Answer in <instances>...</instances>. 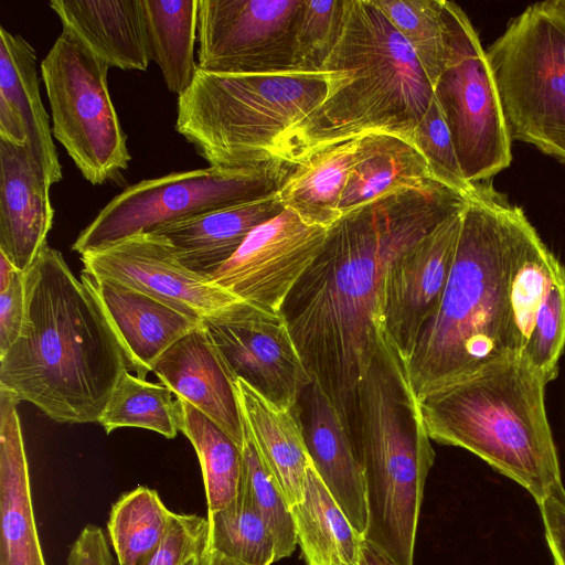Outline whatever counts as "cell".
I'll use <instances>...</instances> for the list:
<instances>
[{"label": "cell", "mask_w": 565, "mask_h": 565, "mask_svg": "<svg viewBox=\"0 0 565 565\" xmlns=\"http://www.w3.org/2000/svg\"><path fill=\"white\" fill-rule=\"evenodd\" d=\"M462 209L401 255L387 271L382 305L383 331L405 364L445 291L458 244Z\"/></svg>", "instance_id": "cell-16"}, {"label": "cell", "mask_w": 565, "mask_h": 565, "mask_svg": "<svg viewBox=\"0 0 565 565\" xmlns=\"http://www.w3.org/2000/svg\"><path fill=\"white\" fill-rule=\"evenodd\" d=\"M326 94L323 71L216 74L198 68L178 96L175 129L211 167L254 166L277 158L287 131Z\"/></svg>", "instance_id": "cell-7"}, {"label": "cell", "mask_w": 565, "mask_h": 565, "mask_svg": "<svg viewBox=\"0 0 565 565\" xmlns=\"http://www.w3.org/2000/svg\"><path fill=\"white\" fill-rule=\"evenodd\" d=\"M202 324L236 380L284 407L311 383L282 311L239 300Z\"/></svg>", "instance_id": "cell-13"}, {"label": "cell", "mask_w": 565, "mask_h": 565, "mask_svg": "<svg viewBox=\"0 0 565 565\" xmlns=\"http://www.w3.org/2000/svg\"><path fill=\"white\" fill-rule=\"evenodd\" d=\"M236 387L245 426L291 508L302 499L310 462L299 407H284L241 379Z\"/></svg>", "instance_id": "cell-25"}, {"label": "cell", "mask_w": 565, "mask_h": 565, "mask_svg": "<svg viewBox=\"0 0 565 565\" xmlns=\"http://www.w3.org/2000/svg\"><path fill=\"white\" fill-rule=\"evenodd\" d=\"M243 472L239 488L250 499L267 523L276 545V562L288 557L297 542L291 508L276 481L264 463L246 426L242 446Z\"/></svg>", "instance_id": "cell-36"}, {"label": "cell", "mask_w": 565, "mask_h": 565, "mask_svg": "<svg viewBox=\"0 0 565 565\" xmlns=\"http://www.w3.org/2000/svg\"><path fill=\"white\" fill-rule=\"evenodd\" d=\"M524 212L491 181L466 201L450 275L439 306L406 362L418 402L431 392L512 352L509 271Z\"/></svg>", "instance_id": "cell-3"}, {"label": "cell", "mask_w": 565, "mask_h": 565, "mask_svg": "<svg viewBox=\"0 0 565 565\" xmlns=\"http://www.w3.org/2000/svg\"><path fill=\"white\" fill-rule=\"evenodd\" d=\"M412 141L427 160L437 182L467 200L477 193L479 183L472 184L465 178L448 124L435 95L416 126Z\"/></svg>", "instance_id": "cell-37"}, {"label": "cell", "mask_w": 565, "mask_h": 565, "mask_svg": "<svg viewBox=\"0 0 565 565\" xmlns=\"http://www.w3.org/2000/svg\"><path fill=\"white\" fill-rule=\"evenodd\" d=\"M63 28L108 66L146 71L150 58L142 0H52Z\"/></svg>", "instance_id": "cell-24"}, {"label": "cell", "mask_w": 565, "mask_h": 565, "mask_svg": "<svg viewBox=\"0 0 565 565\" xmlns=\"http://www.w3.org/2000/svg\"><path fill=\"white\" fill-rule=\"evenodd\" d=\"M298 402L309 458L354 530L364 537V476L351 430L320 383L311 377Z\"/></svg>", "instance_id": "cell-19"}, {"label": "cell", "mask_w": 565, "mask_h": 565, "mask_svg": "<svg viewBox=\"0 0 565 565\" xmlns=\"http://www.w3.org/2000/svg\"><path fill=\"white\" fill-rule=\"evenodd\" d=\"M54 138L93 185L116 180L131 159L111 102L109 66L63 28L40 64Z\"/></svg>", "instance_id": "cell-10"}, {"label": "cell", "mask_w": 565, "mask_h": 565, "mask_svg": "<svg viewBox=\"0 0 565 565\" xmlns=\"http://www.w3.org/2000/svg\"><path fill=\"white\" fill-rule=\"evenodd\" d=\"M67 565H113V557L104 531L86 525L68 554Z\"/></svg>", "instance_id": "cell-43"}, {"label": "cell", "mask_w": 565, "mask_h": 565, "mask_svg": "<svg viewBox=\"0 0 565 565\" xmlns=\"http://www.w3.org/2000/svg\"><path fill=\"white\" fill-rule=\"evenodd\" d=\"M544 375L523 354L493 360L419 401L431 440L463 448L537 505L563 484Z\"/></svg>", "instance_id": "cell-5"}, {"label": "cell", "mask_w": 565, "mask_h": 565, "mask_svg": "<svg viewBox=\"0 0 565 565\" xmlns=\"http://www.w3.org/2000/svg\"><path fill=\"white\" fill-rule=\"evenodd\" d=\"M179 401L181 431L191 441L200 461L207 512L221 510L237 497L243 472L242 447L194 406Z\"/></svg>", "instance_id": "cell-31"}, {"label": "cell", "mask_w": 565, "mask_h": 565, "mask_svg": "<svg viewBox=\"0 0 565 565\" xmlns=\"http://www.w3.org/2000/svg\"><path fill=\"white\" fill-rule=\"evenodd\" d=\"M277 192L162 227L178 260L210 279L263 223L282 212Z\"/></svg>", "instance_id": "cell-23"}, {"label": "cell", "mask_w": 565, "mask_h": 565, "mask_svg": "<svg viewBox=\"0 0 565 565\" xmlns=\"http://www.w3.org/2000/svg\"><path fill=\"white\" fill-rule=\"evenodd\" d=\"M554 565H565V488H554L539 504Z\"/></svg>", "instance_id": "cell-42"}, {"label": "cell", "mask_w": 565, "mask_h": 565, "mask_svg": "<svg viewBox=\"0 0 565 565\" xmlns=\"http://www.w3.org/2000/svg\"><path fill=\"white\" fill-rule=\"evenodd\" d=\"M294 163L279 158L241 168L209 167L173 172L129 185L77 236L79 255L127 237L153 233L220 209L276 193Z\"/></svg>", "instance_id": "cell-9"}, {"label": "cell", "mask_w": 565, "mask_h": 565, "mask_svg": "<svg viewBox=\"0 0 565 565\" xmlns=\"http://www.w3.org/2000/svg\"><path fill=\"white\" fill-rule=\"evenodd\" d=\"M51 185L26 147L0 139V252L19 271L47 243L54 218Z\"/></svg>", "instance_id": "cell-21"}, {"label": "cell", "mask_w": 565, "mask_h": 565, "mask_svg": "<svg viewBox=\"0 0 565 565\" xmlns=\"http://www.w3.org/2000/svg\"><path fill=\"white\" fill-rule=\"evenodd\" d=\"M436 181L412 140L397 134L373 131L356 138L354 161L339 211L341 215L388 192Z\"/></svg>", "instance_id": "cell-26"}, {"label": "cell", "mask_w": 565, "mask_h": 565, "mask_svg": "<svg viewBox=\"0 0 565 565\" xmlns=\"http://www.w3.org/2000/svg\"><path fill=\"white\" fill-rule=\"evenodd\" d=\"M19 402L0 387V565H46L34 518Z\"/></svg>", "instance_id": "cell-22"}, {"label": "cell", "mask_w": 565, "mask_h": 565, "mask_svg": "<svg viewBox=\"0 0 565 565\" xmlns=\"http://www.w3.org/2000/svg\"><path fill=\"white\" fill-rule=\"evenodd\" d=\"M209 550L248 565L276 562L274 536L245 491L227 507L207 512Z\"/></svg>", "instance_id": "cell-34"}, {"label": "cell", "mask_w": 565, "mask_h": 565, "mask_svg": "<svg viewBox=\"0 0 565 565\" xmlns=\"http://www.w3.org/2000/svg\"><path fill=\"white\" fill-rule=\"evenodd\" d=\"M205 565H248L209 550Z\"/></svg>", "instance_id": "cell-46"}, {"label": "cell", "mask_w": 565, "mask_h": 565, "mask_svg": "<svg viewBox=\"0 0 565 565\" xmlns=\"http://www.w3.org/2000/svg\"><path fill=\"white\" fill-rule=\"evenodd\" d=\"M24 318V271L17 270L8 287L0 291V356H2L20 337Z\"/></svg>", "instance_id": "cell-41"}, {"label": "cell", "mask_w": 565, "mask_h": 565, "mask_svg": "<svg viewBox=\"0 0 565 565\" xmlns=\"http://www.w3.org/2000/svg\"><path fill=\"white\" fill-rule=\"evenodd\" d=\"M17 270L7 256L0 252V291L8 287Z\"/></svg>", "instance_id": "cell-45"}, {"label": "cell", "mask_w": 565, "mask_h": 565, "mask_svg": "<svg viewBox=\"0 0 565 565\" xmlns=\"http://www.w3.org/2000/svg\"><path fill=\"white\" fill-rule=\"evenodd\" d=\"M345 0H303L295 35L296 70L321 71L335 46Z\"/></svg>", "instance_id": "cell-38"}, {"label": "cell", "mask_w": 565, "mask_h": 565, "mask_svg": "<svg viewBox=\"0 0 565 565\" xmlns=\"http://www.w3.org/2000/svg\"><path fill=\"white\" fill-rule=\"evenodd\" d=\"M303 0H199L198 68L216 74L296 70Z\"/></svg>", "instance_id": "cell-12"}, {"label": "cell", "mask_w": 565, "mask_h": 565, "mask_svg": "<svg viewBox=\"0 0 565 565\" xmlns=\"http://www.w3.org/2000/svg\"><path fill=\"white\" fill-rule=\"evenodd\" d=\"M173 395L164 384L148 382L127 370L97 423L107 434L121 427H137L172 439L182 426L181 403Z\"/></svg>", "instance_id": "cell-32"}, {"label": "cell", "mask_w": 565, "mask_h": 565, "mask_svg": "<svg viewBox=\"0 0 565 565\" xmlns=\"http://www.w3.org/2000/svg\"><path fill=\"white\" fill-rule=\"evenodd\" d=\"M563 266L524 214L512 246L508 285L509 331L514 354L523 353L537 311Z\"/></svg>", "instance_id": "cell-29"}, {"label": "cell", "mask_w": 565, "mask_h": 565, "mask_svg": "<svg viewBox=\"0 0 565 565\" xmlns=\"http://www.w3.org/2000/svg\"><path fill=\"white\" fill-rule=\"evenodd\" d=\"M562 2H563V6L565 7V0H562Z\"/></svg>", "instance_id": "cell-48"}, {"label": "cell", "mask_w": 565, "mask_h": 565, "mask_svg": "<svg viewBox=\"0 0 565 565\" xmlns=\"http://www.w3.org/2000/svg\"><path fill=\"white\" fill-rule=\"evenodd\" d=\"M383 332L356 386L348 424L364 476L369 519L363 539L397 565H413L435 452L405 361Z\"/></svg>", "instance_id": "cell-6"}, {"label": "cell", "mask_w": 565, "mask_h": 565, "mask_svg": "<svg viewBox=\"0 0 565 565\" xmlns=\"http://www.w3.org/2000/svg\"><path fill=\"white\" fill-rule=\"evenodd\" d=\"M151 61L160 67L168 89L178 96L198 71L194 42L199 0H142Z\"/></svg>", "instance_id": "cell-30"}, {"label": "cell", "mask_w": 565, "mask_h": 565, "mask_svg": "<svg viewBox=\"0 0 565 565\" xmlns=\"http://www.w3.org/2000/svg\"><path fill=\"white\" fill-rule=\"evenodd\" d=\"M321 71L327 94L287 131L277 158L308 154L373 131L412 140L434 89L415 52L374 0H345L339 40Z\"/></svg>", "instance_id": "cell-4"}, {"label": "cell", "mask_w": 565, "mask_h": 565, "mask_svg": "<svg viewBox=\"0 0 565 565\" xmlns=\"http://www.w3.org/2000/svg\"><path fill=\"white\" fill-rule=\"evenodd\" d=\"M360 565H397L373 543L362 540Z\"/></svg>", "instance_id": "cell-44"}, {"label": "cell", "mask_w": 565, "mask_h": 565, "mask_svg": "<svg viewBox=\"0 0 565 565\" xmlns=\"http://www.w3.org/2000/svg\"><path fill=\"white\" fill-rule=\"evenodd\" d=\"M24 284V323L0 356V387L57 423L98 422L127 364L96 296L47 243Z\"/></svg>", "instance_id": "cell-2"}, {"label": "cell", "mask_w": 565, "mask_h": 565, "mask_svg": "<svg viewBox=\"0 0 565 565\" xmlns=\"http://www.w3.org/2000/svg\"><path fill=\"white\" fill-rule=\"evenodd\" d=\"M34 47L0 26V139L26 147L53 185L63 178L40 95Z\"/></svg>", "instance_id": "cell-20"}, {"label": "cell", "mask_w": 565, "mask_h": 565, "mask_svg": "<svg viewBox=\"0 0 565 565\" xmlns=\"http://www.w3.org/2000/svg\"><path fill=\"white\" fill-rule=\"evenodd\" d=\"M565 347V266L556 274L537 311L523 355L550 383Z\"/></svg>", "instance_id": "cell-39"}, {"label": "cell", "mask_w": 565, "mask_h": 565, "mask_svg": "<svg viewBox=\"0 0 565 565\" xmlns=\"http://www.w3.org/2000/svg\"><path fill=\"white\" fill-rule=\"evenodd\" d=\"M356 138L315 151L294 164L277 191L285 209L303 222L329 228L339 211L354 161Z\"/></svg>", "instance_id": "cell-28"}, {"label": "cell", "mask_w": 565, "mask_h": 565, "mask_svg": "<svg viewBox=\"0 0 565 565\" xmlns=\"http://www.w3.org/2000/svg\"><path fill=\"white\" fill-rule=\"evenodd\" d=\"M125 355L127 370L146 380L159 358L202 324L175 307L122 284L82 271Z\"/></svg>", "instance_id": "cell-17"}, {"label": "cell", "mask_w": 565, "mask_h": 565, "mask_svg": "<svg viewBox=\"0 0 565 565\" xmlns=\"http://www.w3.org/2000/svg\"><path fill=\"white\" fill-rule=\"evenodd\" d=\"M374 1L411 45L434 89L446 56L441 0Z\"/></svg>", "instance_id": "cell-35"}, {"label": "cell", "mask_w": 565, "mask_h": 565, "mask_svg": "<svg viewBox=\"0 0 565 565\" xmlns=\"http://www.w3.org/2000/svg\"><path fill=\"white\" fill-rule=\"evenodd\" d=\"M513 140L565 164V7L525 8L486 51Z\"/></svg>", "instance_id": "cell-8"}, {"label": "cell", "mask_w": 565, "mask_h": 565, "mask_svg": "<svg viewBox=\"0 0 565 565\" xmlns=\"http://www.w3.org/2000/svg\"><path fill=\"white\" fill-rule=\"evenodd\" d=\"M467 199L437 181L388 192L342 215L281 309L315 377L348 424L356 386L383 331L393 263Z\"/></svg>", "instance_id": "cell-1"}, {"label": "cell", "mask_w": 565, "mask_h": 565, "mask_svg": "<svg viewBox=\"0 0 565 565\" xmlns=\"http://www.w3.org/2000/svg\"><path fill=\"white\" fill-rule=\"evenodd\" d=\"M171 515L150 488L140 486L121 494L107 524L118 565H142L163 541Z\"/></svg>", "instance_id": "cell-33"}, {"label": "cell", "mask_w": 565, "mask_h": 565, "mask_svg": "<svg viewBox=\"0 0 565 565\" xmlns=\"http://www.w3.org/2000/svg\"><path fill=\"white\" fill-rule=\"evenodd\" d=\"M83 271L135 288L203 321L243 300L182 265L162 235L141 233L81 255Z\"/></svg>", "instance_id": "cell-15"}, {"label": "cell", "mask_w": 565, "mask_h": 565, "mask_svg": "<svg viewBox=\"0 0 565 565\" xmlns=\"http://www.w3.org/2000/svg\"><path fill=\"white\" fill-rule=\"evenodd\" d=\"M297 542L307 565H360L363 537L333 499L311 460L302 499L291 507Z\"/></svg>", "instance_id": "cell-27"}, {"label": "cell", "mask_w": 565, "mask_h": 565, "mask_svg": "<svg viewBox=\"0 0 565 565\" xmlns=\"http://www.w3.org/2000/svg\"><path fill=\"white\" fill-rule=\"evenodd\" d=\"M207 553L190 559L185 565H205Z\"/></svg>", "instance_id": "cell-47"}, {"label": "cell", "mask_w": 565, "mask_h": 565, "mask_svg": "<svg viewBox=\"0 0 565 565\" xmlns=\"http://www.w3.org/2000/svg\"><path fill=\"white\" fill-rule=\"evenodd\" d=\"M327 234V227L308 224L284 209L257 226L210 280L243 300L281 311Z\"/></svg>", "instance_id": "cell-14"}, {"label": "cell", "mask_w": 565, "mask_h": 565, "mask_svg": "<svg viewBox=\"0 0 565 565\" xmlns=\"http://www.w3.org/2000/svg\"><path fill=\"white\" fill-rule=\"evenodd\" d=\"M152 372L175 397L194 406L243 446L245 423L237 380L203 324L173 343L159 358Z\"/></svg>", "instance_id": "cell-18"}, {"label": "cell", "mask_w": 565, "mask_h": 565, "mask_svg": "<svg viewBox=\"0 0 565 565\" xmlns=\"http://www.w3.org/2000/svg\"><path fill=\"white\" fill-rule=\"evenodd\" d=\"M446 56L434 86L465 178L490 181L512 161L498 89L478 33L465 11L441 0Z\"/></svg>", "instance_id": "cell-11"}, {"label": "cell", "mask_w": 565, "mask_h": 565, "mask_svg": "<svg viewBox=\"0 0 565 565\" xmlns=\"http://www.w3.org/2000/svg\"><path fill=\"white\" fill-rule=\"evenodd\" d=\"M207 552V518L172 512L163 541L142 565H185Z\"/></svg>", "instance_id": "cell-40"}]
</instances>
